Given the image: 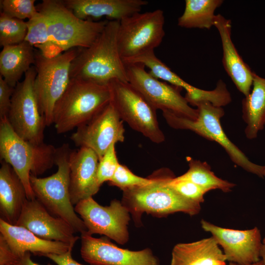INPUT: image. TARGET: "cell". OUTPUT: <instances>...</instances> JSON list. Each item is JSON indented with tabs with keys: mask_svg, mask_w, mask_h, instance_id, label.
<instances>
[{
	"mask_svg": "<svg viewBox=\"0 0 265 265\" xmlns=\"http://www.w3.org/2000/svg\"><path fill=\"white\" fill-rule=\"evenodd\" d=\"M118 21H108L89 47L79 48L70 67V79L108 84L114 80L128 82L126 66L118 46Z\"/></svg>",
	"mask_w": 265,
	"mask_h": 265,
	"instance_id": "1",
	"label": "cell"
},
{
	"mask_svg": "<svg viewBox=\"0 0 265 265\" xmlns=\"http://www.w3.org/2000/svg\"><path fill=\"white\" fill-rule=\"evenodd\" d=\"M154 182L145 186L123 191L121 202L132 215L137 226L142 224L144 213L163 217L182 212L193 216L199 213L201 204L188 200L171 188L168 179L174 176L167 168L152 175Z\"/></svg>",
	"mask_w": 265,
	"mask_h": 265,
	"instance_id": "2",
	"label": "cell"
},
{
	"mask_svg": "<svg viewBox=\"0 0 265 265\" xmlns=\"http://www.w3.org/2000/svg\"><path fill=\"white\" fill-rule=\"evenodd\" d=\"M112 99L109 83L102 84L70 79L65 91L54 107L53 124L56 132L66 133L87 123Z\"/></svg>",
	"mask_w": 265,
	"mask_h": 265,
	"instance_id": "3",
	"label": "cell"
},
{
	"mask_svg": "<svg viewBox=\"0 0 265 265\" xmlns=\"http://www.w3.org/2000/svg\"><path fill=\"white\" fill-rule=\"evenodd\" d=\"M56 148L44 143L32 144L20 137L7 118L0 120V157L13 168L23 183L27 199L35 198L30 176L42 174L55 164Z\"/></svg>",
	"mask_w": 265,
	"mask_h": 265,
	"instance_id": "4",
	"label": "cell"
},
{
	"mask_svg": "<svg viewBox=\"0 0 265 265\" xmlns=\"http://www.w3.org/2000/svg\"><path fill=\"white\" fill-rule=\"evenodd\" d=\"M69 144L56 148L57 171L52 175L39 178L30 176V183L35 198L53 215L67 222L76 233L87 232L85 224L75 211L70 191V156Z\"/></svg>",
	"mask_w": 265,
	"mask_h": 265,
	"instance_id": "5",
	"label": "cell"
},
{
	"mask_svg": "<svg viewBox=\"0 0 265 265\" xmlns=\"http://www.w3.org/2000/svg\"><path fill=\"white\" fill-rule=\"evenodd\" d=\"M195 106L198 110L195 120L178 116L169 111L162 112L168 125L175 129L188 130L208 140L214 141L226 151L231 159L247 172L264 177V166L251 162L246 155L228 138L222 128L220 119L224 115L222 107L209 102L202 101Z\"/></svg>",
	"mask_w": 265,
	"mask_h": 265,
	"instance_id": "6",
	"label": "cell"
},
{
	"mask_svg": "<svg viewBox=\"0 0 265 265\" xmlns=\"http://www.w3.org/2000/svg\"><path fill=\"white\" fill-rule=\"evenodd\" d=\"M36 7L47 20L50 40L61 45L66 51L89 47L107 23L80 19L61 0H44Z\"/></svg>",
	"mask_w": 265,
	"mask_h": 265,
	"instance_id": "7",
	"label": "cell"
},
{
	"mask_svg": "<svg viewBox=\"0 0 265 265\" xmlns=\"http://www.w3.org/2000/svg\"><path fill=\"white\" fill-rule=\"evenodd\" d=\"M78 52V49L73 48L55 58L48 59L39 51H35L36 76L34 87L40 111L47 126L53 123L54 106L70 82L71 64Z\"/></svg>",
	"mask_w": 265,
	"mask_h": 265,
	"instance_id": "8",
	"label": "cell"
},
{
	"mask_svg": "<svg viewBox=\"0 0 265 265\" xmlns=\"http://www.w3.org/2000/svg\"><path fill=\"white\" fill-rule=\"evenodd\" d=\"M163 11L138 12L119 21L117 42L123 62L159 46L164 35Z\"/></svg>",
	"mask_w": 265,
	"mask_h": 265,
	"instance_id": "9",
	"label": "cell"
},
{
	"mask_svg": "<svg viewBox=\"0 0 265 265\" xmlns=\"http://www.w3.org/2000/svg\"><path fill=\"white\" fill-rule=\"evenodd\" d=\"M36 76L35 68L31 66L25 73L23 80L15 87L7 119L20 137L32 144L40 145L44 143V132L47 126L34 90Z\"/></svg>",
	"mask_w": 265,
	"mask_h": 265,
	"instance_id": "10",
	"label": "cell"
},
{
	"mask_svg": "<svg viewBox=\"0 0 265 265\" xmlns=\"http://www.w3.org/2000/svg\"><path fill=\"white\" fill-rule=\"evenodd\" d=\"M109 84L121 119L154 143L163 142L165 136L158 123L157 109L128 82L114 80Z\"/></svg>",
	"mask_w": 265,
	"mask_h": 265,
	"instance_id": "11",
	"label": "cell"
},
{
	"mask_svg": "<svg viewBox=\"0 0 265 265\" xmlns=\"http://www.w3.org/2000/svg\"><path fill=\"white\" fill-rule=\"evenodd\" d=\"M128 82L156 109L195 120L197 108L192 107L181 91L182 88L160 81L147 72L143 65L125 63Z\"/></svg>",
	"mask_w": 265,
	"mask_h": 265,
	"instance_id": "12",
	"label": "cell"
},
{
	"mask_svg": "<svg viewBox=\"0 0 265 265\" xmlns=\"http://www.w3.org/2000/svg\"><path fill=\"white\" fill-rule=\"evenodd\" d=\"M90 235L98 234L124 245L129 239L131 214L121 201L114 199L107 206L98 203L92 197L78 202L74 207Z\"/></svg>",
	"mask_w": 265,
	"mask_h": 265,
	"instance_id": "13",
	"label": "cell"
},
{
	"mask_svg": "<svg viewBox=\"0 0 265 265\" xmlns=\"http://www.w3.org/2000/svg\"><path fill=\"white\" fill-rule=\"evenodd\" d=\"M125 129L112 100L87 123L77 128L71 139L75 144L94 151L99 159L112 144L125 140Z\"/></svg>",
	"mask_w": 265,
	"mask_h": 265,
	"instance_id": "14",
	"label": "cell"
},
{
	"mask_svg": "<svg viewBox=\"0 0 265 265\" xmlns=\"http://www.w3.org/2000/svg\"><path fill=\"white\" fill-rule=\"evenodd\" d=\"M80 254L93 265H159L158 258L149 248L132 251L119 247L104 236L94 238L81 234Z\"/></svg>",
	"mask_w": 265,
	"mask_h": 265,
	"instance_id": "15",
	"label": "cell"
},
{
	"mask_svg": "<svg viewBox=\"0 0 265 265\" xmlns=\"http://www.w3.org/2000/svg\"><path fill=\"white\" fill-rule=\"evenodd\" d=\"M201 224L203 229L210 232L222 247L227 261L239 265H250L261 260L263 243L257 227L245 230L225 228L204 219Z\"/></svg>",
	"mask_w": 265,
	"mask_h": 265,
	"instance_id": "16",
	"label": "cell"
},
{
	"mask_svg": "<svg viewBox=\"0 0 265 265\" xmlns=\"http://www.w3.org/2000/svg\"><path fill=\"white\" fill-rule=\"evenodd\" d=\"M15 225L27 229L41 238L73 246L79 238L67 222L51 214L36 198L26 200Z\"/></svg>",
	"mask_w": 265,
	"mask_h": 265,
	"instance_id": "17",
	"label": "cell"
},
{
	"mask_svg": "<svg viewBox=\"0 0 265 265\" xmlns=\"http://www.w3.org/2000/svg\"><path fill=\"white\" fill-rule=\"evenodd\" d=\"M99 159L90 148L80 147L70 156L71 200L73 205L96 194L101 186L97 178Z\"/></svg>",
	"mask_w": 265,
	"mask_h": 265,
	"instance_id": "18",
	"label": "cell"
},
{
	"mask_svg": "<svg viewBox=\"0 0 265 265\" xmlns=\"http://www.w3.org/2000/svg\"><path fill=\"white\" fill-rule=\"evenodd\" d=\"M214 26L221 41L224 68L237 89L247 97L252 89L254 72L239 55L232 41L231 21L220 14H217Z\"/></svg>",
	"mask_w": 265,
	"mask_h": 265,
	"instance_id": "19",
	"label": "cell"
},
{
	"mask_svg": "<svg viewBox=\"0 0 265 265\" xmlns=\"http://www.w3.org/2000/svg\"><path fill=\"white\" fill-rule=\"evenodd\" d=\"M63 4L78 18L90 20L104 16L118 21L140 12L148 3L144 0H63Z\"/></svg>",
	"mask_w": 265,
	"mask_h": 265,
	"instance_id": "20",
	"label": "cell"
},
{
	"mask_svg": "<svg viewBox=\"0 0 265 265\" xmlns=\"http://www.w3.org/2000/svg\"><path fill=\"white\" fill-rule=\"evenodd\" d=\"M0 232L14 254L18 258L26 252L44 256L61 254L74 246L61 241L41 238L27 229L0 219Z\"/></svg>",
	"mask_w": 265,
	"mask_h": 265,
	"instance_id": "21",
	"label": "cell"
},
{
	"mask_svg": "<svg viewBox=\"0 0 265 265\" xmlns=\"http://www.w3.org/2000/svg\"><path fill=\"white\" fill-rule=\"evenodd\" d=\"M27 200L26 188L21 179L11 165L1 160L0 218L15 225Z\"/></svg>",
	"mask_w": 265,
	"mask_h": 265,
	"instance_id": "22",
	"label": "cell"
},
{
	"mask_svg": "<svg viewBox=\"0 0 265 265\" xmlns=\"http://www.w3.org/2000/svg\"><path fill=\"white\" fill-rule=\"evenodd\" d=\"M226 257L212 237L173 247L170 265H226Z\"/></svg>",
	"mask_w": 265,
	"mask_h": 265,
	"instance_id": "23",
	"label": "cell"
},
{
	"mask_svg": "<svg viewBox=\"0 0 265 265\" xmlns=\"http://www.w3.org/2000/svg\"><path fill=\"white\" fill-rule=\"evenodd\" d=\"M35 51L26 41L2 47L0 53V74L11 87L15 88L22 76L35 64Z\"/></svg>",
	"mask_w": 265,
	"mask_h": 265,
	"instance_id": "24",
	"label": "cell"
},
{
	"mask_svg": "<svg viewBox=\"0 0 265 265\" xmlns=\"http://www.w3.org/2000/svg\"><path fill=\"white\" fill-rule=\"evenodd\" d=\"M124 63H138L149 69L148 73L153 77L168 83L185 89V98L190 103L207 100L210 97L209 90L195 87L188 83L159 59L154 51L146 52L134 58L126 60Z\"/></svg>",
	"mask_w": 265,
	"mask_h": 265,
	"instance_id": "25",
	"label": "cell"
},
{
	"mask_svg": "<svg viewBox=\"0 0 265 265\" xmlns=\"http://www.w3.org/2000/svg\"><path fill=\"white\" fill-rule=\"evenodd\" d=\"M242 112L246 124V137L249 139L256 138L265 126V78L255 72L251 92L242 101Z\"/></svg>",
	"mask_w": 265,
	"mask_h": 265,
	"instance_id": "26",
	"label": "cell"
},
{
	"mask_svg": "<svg viewBox=\"0 0 265 265\" xmlns=\"http://www.w3.org/2000/svg\"><path fill=\"white\" fill-rule=\"evenodd\" d=\"M223 2L222 0H186L178 25L186 28L210 29L214 26L215 11Z\"/></svg>",
	"mask_w": 265,
	"mask_h": 265,
	"instance_id": "27",
	"label": "cell"
},
{
	"mask_svg": "<svg viewBox=\"0 0 265 265\" xmlns=\"http://www.w3.org/2000/svg\"><path fill=\"white\" fill-rule=\"evenodd\" d=\"M189 168L179 178L189 180L208 191L220 189L224 192L232 191L235 186L232 183L217 177L206 162L187 158Z\"/></svg>",
	"mask_w": 265,
	"mask_h": 265,
	"instance_id": "28",
	"label": "cell"
},
{
	"mask_svg": "<svg viewBox=\"0 0 265 265\" xmlns=\"http://www.w3.org/2000/svg\"><path fill=\"white\" fill-rule=\"evenodd\" d=\"M27 31L26 22L0 14V45L2 47L20 44L25 41Z\"/></svg>",
	"mask_w": 265,
	"mask_h": 265,
	"instance_id": "29",
	"label": "cell"
},
{
	"mask_svg": "<svg viewBox=\"0 0 265 265\" xmlns=\"http://www.w3.org/2000/svg\"><path fill=\"white\" fill-rule=\"evenodd\" d=\"M154 182L152 176L143 178L133 173L127 166L120 163L108 185L122 191L148 185Z\"/></svg>",
	"mask_w": 265,
	"mask_h": 265,
	"instance_id": "30",
	"label": "cell"
},
{
	"mask_svg": "<svg viewBox=\"0 0 265 265\" xmlns=\"http://www.w3.org/2000/svg\"><path fill=\"white\" fill-rule=\"evenodd\" d=\"M35 2V0H1L0 5L2 12L6 15L24 21L38 13Z\"/></svg>",
	"mask_w": 265,
	"mask_h": 265,
	"instance_id": "31",
	"label": "cell"
},
{
	"mask_svg": "<svg viewBox=\"0 0 265 265\" xmlns=\"http://www.w3.org/2000/svg\"><path fill=\"white\" fill-rule=\"evenodd\" d=\"M26 22L27 31L25 41L34 47L50 40L48 23L43 14L38 11Z\"/></svg>",
	"mask_w": 265,
	"mask_h": 265,
	"instance_id": "32",
	"label": "cell"
},
{
	"mask_svg": "<svg viewBox=\"0 0 265 265\" xmlns=\"http://www.w3.org/2000/svg\"><path fill=\"white\" fill-rule=\"evenodd\" d=\"M167 184L183 197L199 204L204 201V195L209 192L189 180L175 176L168 179Z\"/></svg>",
	"mask_w": 265,
	"mask_h": 265,
	"instance_id": "33",
	"label": "cell"
},
{
	"mask_svg": "<svg viewBox=\"0 0 265 265\" xmlns=\"http://www.w3.org/2000/svg\"><path fill=\"white\" fill-rule=\"evenodd\" d=\"M112 144L99 159L97 178L101 186L106 182L110 181L113 177L120 163L118 161L115 148Z\"/></svg>",
	"mask_w": 265,
	"mask_h": 265,
	"instance_id": "34",
	"label": "cell"
},
{
	"mask_svg": "<svg viewBox=\"0 0 265 265\" xmlns=\"http://www.w3.org/2000/svg\"><path fill=\"white\" fill-rule=\"evenodd\" d=\"M14 90L0 76V120L8 117Z\"/></svg>",
	"mask_w": 265,
	"mask_h": 265,
	"instance_id": "35",
	"label": "cell"
},
{
	"mask_svg": "<svg viewBox=\"0 0 265 265\" xmlns=\"http://www.w3.org/2000/svg\"><path fill=\"white\" fill-rule=\"evenodd\" d=\"M34 47L39 50L42 56L48 59L55 58L66 51L62 46L51 40Z\"/></svg>",
	"mask_w": 265,
	"mask_h": 265,
	"instance_id": "36",
	"label": "cell"
},
{
	"mask_svg": "<svg viewBox=\"0 0 265 265\" xmlns=\"http://www.w3.org/2000/svg\"><path fill=\"white\" fill-rule=\"evenodd\" d=\"M19 258L13 253L3 237L0 235V265L17 263Z\"/></svg>",
	"mask_w": 265,
	"mask_h": 265,
	"instance_id": "37",
	"label": "cell"
},
{
	"mask_svg": "<svg viewBox=\"0 0 265 265\" xmlns=\"http://www.w3.org/2000/svg\"><path fill=\"white\" fill-rule=\"evenodd\" d=\"M72 249L61 254H50L46 256L55 263L57 265H83L75 261L72 256Z\"/></svg>",
	"mask_w": 265,
	"mask_h": 265,
	"instance_id": "38",
	"label": "cell"
},
{
	"mask_svg": "<svg viewBox=\"0 0 265 265\" xmlns=\"http://www.w3.org/2000/svg\"><path fill=\"white\" fill-rule=\"evenodd\" d=\"M18 265H40L34 262L31 259L30 252H26L19 258ZM48 265H52L49 264Z\"/></svg>",
	"mask_w": 265,
	"mask_h": 265,
	"instance_id": "39",
	"label": "cell"
},
{
	"mask_svg": "<svg viewBox=\"0 0 265 265\" xmlns=\"http://www.w3.org/2000/svg\"><path fill=\"white\" fill-rule=\"evenodd\" d=\"M261 260L263 261L264 265H265V244H263L260 253Z\"/></svg>",
	"mask_w": 265,
	"mask_h": 265,
	"instance_id": "40",
	"label": "cell"
},
{
	"mask_svg": "<svg viewBox=\"0 0 265 265\" xmlns=\"http://www.w3.org/2000/svg\"><path fill=\"white\" fill-rule=\"evenodd\" d=\"M229 265H239L237 264L234 263L230 262L229 263ZM264 265V263H263V261L262 260H261L258 262L254 263V264H252V265Z\"/></svg>",
	"mask_w": 265,
	"mask_h": 265,
	"instance_id": "41",
	"label": "cell"
},
{
	"mask_svg": "<svg viewBox=\"0 0 265 265\" xmlns=\"http://www.w3.org/2000/svg\"><path fill=\"white\" fill-rule=\"evenodd\" d=\"M5 265H18V262L17 263L9 264Z\"/></svg>",
	"mask_w": 265,
	"mask_h": 265,
	"instance_id": "42",
	"label": "cell"
},
{
	"mask_svg": "<svg viewBox=\"0 0 265 265\" xmlns=\"http://www.w3.org/2000/svg\"><path fill=\"white\" fill-rule=\"evenodd\" d=\"M263 176L265 177V165H264V169L263 171Z\"/></svg>",
	"mask_w": 265,
	"mask_h": 265,
	"instance_id": "43",
	"label": "cell"
},
{
	"mask_svg": "<svg viewBox=\"0 0 265 265\" xmlns=\"http://www.w3.org/2000/svg\"><path fill=\"white\" fill-rule=\"evenodd\" d=\"M263 244H265V237L263 239Z\"/></svg>",
	"mask_w": 265,
	"mask_h": 265,
	"instance_id": "44",
	"label": "cell"
}]
</instances>
